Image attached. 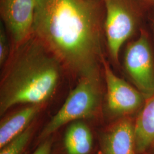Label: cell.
<instances>
[{"instance_id":"cell-1","label":"cell","mask_w":154,"mask_h":154,"mask_svg":"<svg viewBox=\"0 0 154 154\" xmlns=\"http://www.w3.org/2000/svg\"><path fill=\"white\" fill-rule=\"evenodd\" d=\"M104 19L102 0H36L32 34L80 77L102 67Z\"/></svg>"},{"instance_id":"cell-2","label":"cell","mask_w":154,"mask_h":154,"mask_svg":"<svg viewBox=\"0 0 154 154\" xmlns=\"http://www.w3.org/2000/svg\"><path fill=\"white\" fill-rule=\"evenodd\" d=\"M63 71L60 61L33 34L12 48L1 74V116L19 104L44 105L55 93Z\"/></svg>"},{"instance_id":"cell-3","label":"cell","mask_w":154,"mask_h":154,"mask_svg":"<svg viewBox=\"0 0 154 154\" xmlns=\"http://www.w3.org/2000/svg\"><path fill=\"white\" fill-rule=\"evenodd\" d=\"M79 78L76 87L40 134L48 138L67 123L103 114L105 86L102 67Z\"/></svg>"},{"instance_id":"cell-4","label":"cell","mask_w":154,"mask_h":154,"mask_svg":"<svg viewBox=\"0 0 154 154\" xmlns=\"http://www.w3.org/2000/svg\"><path fill=\"white\" fill-rule=\"evenodd\" d=\"M104 36L109 58L119 66L122 48L147 25L149 12L140 0H102Z\"/></svg>"},{"instance_id":"cell-5","label":"cell","mask_w":154,"mask_h":154,"mask_svg":"<svg viewBox=\"0 0 154 154\" xmlns=\"http://www.w3.org/2000/svg\"><path fill=\"white\" fill-rule=\"evenodd\" d=\"M125 47V74L129 82L147 98L154 94V44L147 25Z\"/></svg>"},{"instance_id":"cell-6","label":"cell","mask_w":154,"mask_h":154,"mask_svg":"<svg viewBox=\"0 0 154 154\" xmlns=\"http://www.w3.org/2000/svg\"><path fill=\"white\" fill-rule=\"evenodd\" d=\"M105 93L103 106L107 123L123 118H135L146 101V97L130 82L117 75L109 61H102Z\"/></svg>"},{"instance_id":"cell-7","label":"cell","mask_w":154,"mask_h":154,"mask_svg":"<svg viewBox=\"0 0 154 154\" xmlns=\"http://www.w3.org/2000/svg\"><path fill=\"white\" fill-rule=\"evenodd\" d=\"M35 5L36 0H0L2 22L11 37L12 48L32 35Z\"/></svg>"},{"instance_id":"cell-8","label":"cell","mask_w":154,"mask_h":154,"mask_svg":"<svg viewBox=\"0 0 154 154\" xmlns=\"http://www.w3.org/2000/svg\"><path fill=\"white\" fill-rule=\"evenodd\" d=\"M135 118H123L107 123L99 132L98 154H137Z\"/></svg>"},{"instance_id":"cell-9","label":"cell","mask_w":154,"mask_h":154,"mask_svg":"<svg viewBox=\"0 0 154 154\" xmlns=\"http://www.w3.org/2000/svg\"><path fill=\"white\" fill-rule=\"evenodd\" d=\"M134 135L137 154H146L154 144V94L135 118Z\"/></svg>"},{"instance_id":"cell-10","label":"cell","mask_w":154,"mask_h":154,"mask_svg":"<svg viewBox=\"0 0 154 154\" xmlns=\"http://www.w3.org/2000/svg\"><path fill=\"white\" fill-rule=\"evenodd\" d=\"M44 105H28L1 122L0 149L25 131Z\"/></svg>"},{"instance_id":"cell-11","label":"cell","mask_w":154,"mask_h":154,"mask_svg":"<svg viewBox=\"0 0 154 154\" xmlns=\"http://www.w3.org/2000/svg\"><path fill=\"white\" fill-rule=\"evenodd\" d=\"M92 132L82 122L74 121L66 130L64 145L68 154H88L93 147Z\"/></svg>"},{"instance_id":"cell-12","label":"cell","mask_w":154,"mask_h":154,"mask_svg":"<svg viewBox=\"0 0 154 154\" xmlns=\"http://www.w3.org/2000/svg\"><path fill=\"white\" fill-rule=\"evenodd\" d=\"M34 131V127L30 125L22 133L1 148L0 154H22Z\"/></svg>"},{"instance_id":"cell-13","label":"cell","mask_w":154,"mask_h":154,"mask_svg":"<svg viewBox=\"0 0 154 154\" xmlns=\"http://www.w3.org/2000/svg\"><path fill=\"white\" fill-rule=\"evenodd\" d=\"M5 26L1 21L0 25V67L2 68L8 60L11 50L10 48L9 39Z\"/></svg>"},{"instance_id":"cell-14","label":"cell","mask_w":154,"mask_h":154,"mask_svg":"<svg viewBox=\"0 0 154 154\" xmlns=\"http://www.w3.org/2000/svg\"><path fill=\"white\" fill-rule=\"evenodd\" d=\"M51 152V142L46 141L40 145L33 154H50Z\"/></svg>"},{"instance_id":"cell-15","label":"cell","mask_w":154,"mask_h":154,"mask_svg":"<svg viewBox=\"0 0 154 154\" xmlns=\"http://www.w3.org/2000/svg\"><path fill=\"white\" fill-rule=\"evenodd\" d=\"M147 26L150 33L154 44V11H151L149 13L147 22Z\"/></svg>"},{"instance_id":"cell-16","label":"cell","mask_w":154,"mask_h":154,"mask_svg":"<svg viewBox=\"0 0 154 154\" xmlns=\"http://www.w3.org/2000/svg\"><path fill=\"white\" fill-rule=\"evenodd\" d=\"M146 9L150 13L154 11V0H140Z\"/></svg>"},{"instance_id":"cell-17","label":"cell","mask_w":154,"mask_h":154,"mask_svg":"<svg viewBox=\"0 0 154 154\" xmlns=\"http://www.w3.org/2000/svg\"><path fill=\"white\" fill-rule=\"evenodd\" d=\"M146 154H154V144Z\"/></svg>"},{"instance_id":"cell-18","label":"cell","mask_w":154,"mask_h":154,"mask_svg":"<svg viewBox=\"0 0 154 154\" xmlns=\"http://www.w3.org/2000/svg\"></svg>"}]
</instances>
